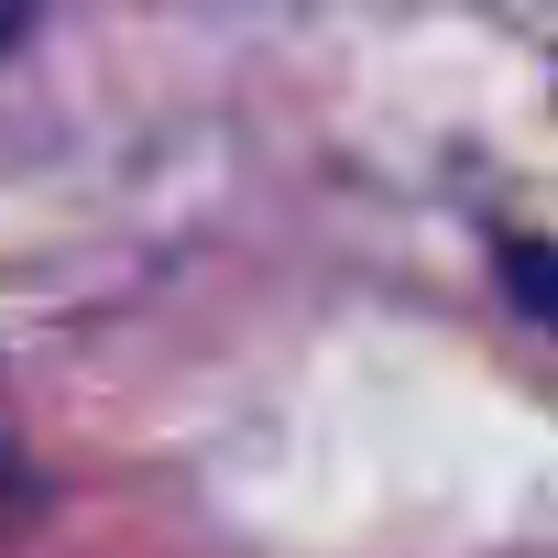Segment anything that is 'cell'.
Segmentation results:
<instances>
[{
    "label": "cell",
    "mask_w": 558,
    "mask_h": 558,
    "mask_svg": "<svg viewBox=\"0 0 558 558\" xmlns=\"http://www.w3.org/2000/svg\"><path fill=\"white\" fill-rule=\"evenodd\" d=\"M504 296L558 329V241H504Z\"/></svg>",
    "instance_id": "6da1fadb"
}]
</instances>
